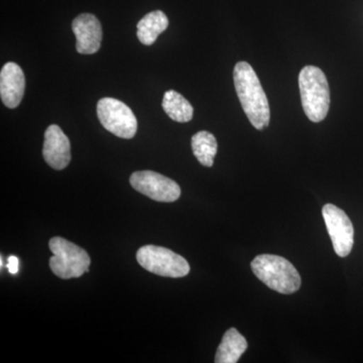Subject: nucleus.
Segmentation results:
<instances>
[{"instance_id": "17", "label": "nucleus", "mask_w": 363, "mask_h": 363, "mask_svg": "<svg viewBox=\"0 0 363 363\" xmlns=\"http://www.w3.org/2000/svg\"><path fill=\"white\" fill-rule=\"evenodd\" d=\"M0 266H1V269H2V267H4V262H2V257H1V259H0Z\"/></svg>"}, {"instance_id": "1", "label": "nucleus", "mask_w": 363, "mask_h": 363, "mask_svg": "<svg viewBox=\"0 0 363 363\" xmlns=\"http://www.w3.org/2000/svg\"><path fill=\"white\" fill-rule=\"evenodd\" d=\"M233 81L241 106L257 130L267 128L271 119L269 100L257 73L247 62H240L234 67Z\"/></svg>"}, {"instance_id": "11", "label": "nucleus", "mask_w": 363, "mask_h": 363, "mask_svg": "<svg viewBox=\"0 0 363 363\" xmlns=\"http://www.w3.org/2000/svg\"><path fill=\"white\" fill-rule=\"evenodd\" d=\"M26 77L18 64L9 62L0 72V96L9 108L14 109L21 104L25 95Z\"/></svg>"}, {"instance_id": "16", "label": "nucleus", "mask_w": 363, "mask_h": 363, "mask_svg": "<svg viewBox=\"0 0 363 363\" xmlns=\"http://www.w3.org/2000/svg\"><path fill=\"white\" fill-rule=\"evenodd\" d=\"M6 267L11 274H18V267H20V260H18V257H14V255L9 257V260H7Z\"/></svg>"}, {"instance_id": "2", "label": "nucleus", "mask_w": 363, "mask_h": 363, "mask_svg": "<svg viewBox=\"0 0 363 363\" xmlns=\"http://www.w3.org/2000/svg\"><path fill=\"white\" fill-rule=\"evenodd\" d=\"M298 88L306 116L313 123L324 121L330 107V90L321 69L306 66L298 74Z\"/></svg>"}, {"instance_id": "3", "label": "nucleus", "mask_w": 363, "mask_h": 363, "mask_svg": "<svg viewBox=\"0 0 363 363\" xmlns=\"http://www.w3.org/2000/svg\"><path fill=\"white\" fill-rule=\"evenodd\" d=\"M252 269L262 283L279 294L291 295L300 289L301 277L297 269L279 255H259L252 260Z\"/></svg>"}, {"instance_id": "15", "label": "nucleus", "mask_w": 363, "mask_h": 363, "mask_svg": "<svg viewBox=\"0 0 363 363\" xmlns=\"http://www.w3.org/2000/svg\"><path fill=\"white\" fill-rule=\"evenodd\" d=\"M192 150L196 159L199 161L202 166H213L214 157L217 154L216 138L212 133L208 131H199L192 136Z\"/></svg>"}, {"instance_id": "7", "label": "nucleus", "mask_w": 363, "mask_h": 363, "mask_svg": "<svg viewBox=\"0 0 363 363\" xmlns=\"http://www.w3.org/2000/svg\"><path fill=\"white\" fill-rule=\"evenodd\" d=\"M131 187L157 202H175L181 188L175 181L152 171L135 172L130 177Z\"/></svg>"}, {"instance_id": "10", "label": "nucleus", "mask_w": 363, "mask_h": 363, "mask_svg": "<svg viewBox=\"0 0 363 363\" xmlns=\"http://www.w3.org/2000/svg\"><path fill=\"white\" fill-rule=\"evenodd\" d=\"M43 156L51 168L59 171L70 164V140L56 124H52L45 130Z\"/></svg>"}, {"instance_id": "12", "label": "nucleus", "mask_w": 363, "mask_h": 363, "mask_svg": "<svg viewBox=\"0 0 363 363\" xmlns=\"http://www.w3.org/2000/svg\"><path fill=\"white\" fill-rule=\"evenodd\" d=\"M248 344L247 339L236 330L230 328L224 334L218 350H217L215 362L235 363L240 360L241 355L247 351Z\"/></svg>"}, {"instance_id": "8", "label": "nucleus", "mask_w": 363, "mask_h": 363, "mask_svg": "<svg viewBox=\"0 0 363 363\" xmlns=\"http://www.w3.org/2000/svg\"><path fill=\"white\" fill-rule=\"evenodd\" d=\"M322 214L333 243L334 252L338 257H347L354 245V228L350 217L333 204L325 205Z\"/></svg>"}, {"instance_id": "14", "label": "nucleus", "mask_w": 363, "mask_h": 363, "mask_svg": "<svg viewBox=\"0 0 363 363\" xmlns=\"http://www.w3.org/2000/svg\"><path fill=\"white\" fill-rule=\"evenodd\" d=\"M162 108L169 118L180 123L192 121L194 114V109L190 102L175 90L167 91L164 93Z\"/></svg>"}, {"instance_id": "5", "label": "nucleus", "mask_w": 363, "mask_h": 363, "mask_svg": "<svg viewBox=\"0 0 363 363\" xmlns=\"http://www.w3.org/2000/svg\"><path fill=\"white\" fill-rule=\"evenodd\" d=\"M136 259L143 269L166 278H183L190 272L187 260L168 248L145 245L138 250Z\"/></svg>"}, {"instance_id": "9", "label": "nucleus", "mask_w": 363, "mask_h": 363, "mask_svg": "<svg viewBox=\"0 0 363 363\" xmlns=\"http://www.w3.org/2000/svg\"><path fill=\"white\" fill-rule=\"evenodd\" d=\"M79 54L92 55L99 51L102 42V28L99 20L91 13H82L72 23Z\"/></svg>"}, {"instance_id": "13", "label": "nucleus", "mask_w": 363, "mask_h": 363, "mask_svg": "<svg viewBox=\"0 0 363 363\" xmlns=\"http://www.w3.org/2000/svg\"><path fill=\"white\" fill-rule=\"evenodd\" d=\"M168 26L169 20L166 14L162 11H152L138 21L136 35L142 44L152 45L157 37L168 28Z\"/></svg>"}, {"instance_id": "4", "label": "nucleus", "mask_w": 363, "mask_h": 363, "mask_svg": "<svg viewBox=\"0 0 363 363\" xmlns=\"http://www.w3.org/2000/svg\"><path fill=\"white\" fill-rule=\"evenodd\" d=\"M49 247L54 255L50 259V267L59 278H80L89 272L91 259L83 248L62 238H52Z\"/></svg>"}, {"instance_id": "6", "label": "nucleus", "mask_w": 363, "mask_h": 363, "mask_svg": "<svg viewBox=\"0 0 363 363\" xmlns=\"http://www.w3.org/2000/svg\"><path fill=\"white\" fill-rule=\"evenodd\" d=\"M97 116L105 130L121 138L130 140L138 131L133 111L121 100L102 98L97 104Z\"/></svg>"}]
</instances>
